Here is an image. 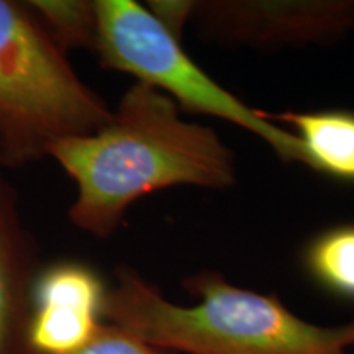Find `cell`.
Wrapping results in <instances>:
<instances>
[{"label": "cell", "instance_id": "1", "mask_svg": "<svg viewBox=\"0 0 354 354\" xmlns=\"http://www.w3.org/2000/svg\"><path fill=\"white\" fill-rule=\"evenodd\" d=\"M48 156L76 184L69 220L97 238L113 234L133 203L158 190H225L236 183L233 153L216 131L185 122L174 100L140 82L104 127L57 141Z\"/></svg>", "mask_w": 354, "mask_h": 354}, {"label": "cell", "instance_id": "2", "mask_svg": "<svg viewBox=\"0 0 354 354\" xmlns=\"http://www.w3.org/2000/svg\"><path fill=\"white\" fill-rule=\"evenodd\" d=\"M115 279L105 295L104 322L167 353L344 354L354 346V320L315 325L276 295L236 287L214 271L184 281L198 299L194 305L171 302L131 268H118Z\"/></svg>", "mask_w": 354, "mask_h": 354}, {"label": "cell", "instance_id": "3", "mask_svg": "<svg viewBox=\"0 0 354 354\" xmlns=\"http://www.w3.org/2000/svg\"><path fill=\"white\" fill-rule=\"evenodd\" d=\"M110 117L26 3L0 0V167L32 165Z\"/></svg>", "mask_w": 354, "mask_h": 354}, {"label": "cell", "instance_id": "4", "mask_svg": "<svg viewBox=\"0 0 354 354\" xmlns=\"http://www.w3.org/2000/svg\"><path fill=\"white\" fill-rule=\"evenodd\" d=\"M99 17L95 55L107 69L120 71L169 97L179 109L245 128L269 145L284 162L305 165L295 133L277 127L240 97L221 87L190 59L180 41L135 0H95Z\"/></svg>", "mask_w": 354, "mask_h": 354}, {"label": "cell", "instance_id": "5", "mask_svg": "<svg viewBox=\"0 0 354 354\" xmlns=\"http://www.w3.org/2000/svg\"><path fill=\"white\" fill-rule=\"evenodd\" d=\"M192 24L221 44H330L354 30V0H196Z\"/></svg>", "mask_w": 354, "mask_h": 354}, {"label": "cell", "instance_id": "6", "mask_svg": "<svg viewBox=\"0 0 354 354\" xmlns=\"http://www.w3.org/2000/svg\"><path fill=\"white\" fill-rule=\"evenodd\" d=\"M107 289L94 269L64 261L35 277L25 326V349L33 354H71L91 342L104 323Z\"/></svg>", "mask_w": 354, "mask_h": 354}, {"label": "cell", "instance_id": "7", "mask_svg": "<svg viewBox=\"0 0 354 354\" xmlns=\"http://www.w3.org/2000/svg\"><path fill=\"white\" fill-rule=\"evenodd\" d=\"M35 241L21 221L15 190L0 167V354H21L35 272Z\"/></svg>", "mask_w": 354, "mask_h": 354}, {"label": "cell", "instance_id": "8", "mask_svg": "<svg viewBox=\"0 0 354 354\" xmlns=\"http://www.w3.org/2000/svg\"><path fill=\"white\" fill-rule=\"evenodd\" d=\"M269 122L294 127L305 154V166L317 172L354 184V112L313 110V112L269 113Z\"/></svg>", "mask_w": 354, "mask_h": 354}, {"label": "cell", "instance_id": "9", "mask_svg": "<svg viewBox=\"0 0 354 354\" xmlns=\"http://www.w3.org/2000/svg\"><path fill=\"white\" fill-rule=\"evenodd\" d=\"M305 268L331 294L354 300V223L317 234L305 250Z\"/></svg>", "mask_w": 354, "mask_h": 354}, {"label": "cell", "instance_id": "10", "mask_svg": "<svg viewBox=\"0 0 354 354\" xmlns=\"http://www.w3.org/2000/svg\"><path fill=\"white\" fill-rule=\"evenodd\" d=\"M26 7L66 55L95 51L99 17L94 0H28Z\"/></svg>", "mask_w": 354, "mask_h": 354}, {"label": "cell", "instance_id": "11", "mask_svg": "<svg viewBox=\"0 0 354 354\" xmlns=\"http://www.w3.org/2000/svg\"><path fill=\"white\" fill-rule=\"evenodd\" d=\"M21 354H33L24 349ZM71 354H171L162 349L154 348L145 343L143 339L136 338L125 330L118 328L112 323L104 322L97 330L94 338L77 351Z\"/></svg>", "mask_w": 354, "mask_h": 354}, {"label": "cell", "instance_id": "12", "mask_svg": "<svg viewBox=\"0 0 354 354\" xmlns=\"http://www.w3.org/2000/svg\"><path fill=\"white\" fill-rule=\"evenodd\" d=\"M196 0H149L148 8L162 26L180 39L185 25L192 21V13Z\"/></svg>", "mask_w": 354, "mask_h": 354}]
</instances>
